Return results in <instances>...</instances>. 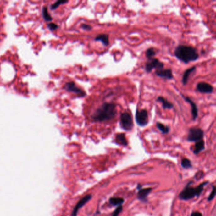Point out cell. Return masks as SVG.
Masks as SVG:
<instances>
[{"label": "cell", "instance_id": "7a4b0ae2", "mask_svg": "<svg viewBox=\"0 0 216 216\" xmlns=\"http://www.w3.org/2000/svg\"><path fill=\"white\" fill-rule=\"evenodd\" d=\"M174 56L180 61L185 64L194 62L198 59L199 55L197 50L190 46L179 45L174 51Z\"/></svg>", "mask_w": 216, "mask_h": 216}, {"label": "cell", "instance_id": "4316f807", "mask_svg": "<svg viewBox=\"0 0 216 216\" xmlns=\"http://www.w3.org/2000/svg\"><path fill=\"white\" fill-rule=\"evenodd\" d=\"M48 27L50 30H55L58 28V25L55 23H50L48 25Z\"/></svg>", "mask_w": 216, "mask_h": 216}, {"label": "cell", "instance_id": "30bf717a", "mask_svg": "<svg viewBox=\"0 0 216 216\" xmlns=\"http://www.w3.org/2000/svg\"><path fill=\"white\" fill-rule=\"evenodd\" d=\"M92 198L91 195H87L85 197H84L82 198H81L76 204L75 207L74 208V210L72 213V216H77L78 211L80 208H81L86 203H88L91 199Z\"/></svg>", "mask_w": 216, "mask_h": 216}, {"label": "cell", "instance_id": "277c9868", "mask_svg": "<svg viewBox=\"0 0 216 216\" xmlns=\"http://www.w3.org/2000/svg\"><path fill=\"white\" fill-rule=\"evenodd\" d=\"M120 125L124 130L131 131L133 128V120L131 115L128 112H124L120 117Z\"/></svg>", "mask_w": 216, "mask_h": 216}, {"label": "cell", "instance_id": "83f0119b", "mask_svg": "<svg viewBox=\"0 0 216 216\" xmlns=\"http://www.w3.org/2000/svg\"><path fill=\"white\" fill-rule=\"evenodd\" d=\"M81 28L85 30H91L92 29V27L90 25H88L86 24H82L81 25Z\"/></svg>", "mask_w": 216, "mask_h": 216}, {"label": "cell", "instance_id": "f1b7e54d", "mask_svg": "<svg viewBox=\"0 0 216 216\" xmlns=\"http://www.w3.org/2000/svg\"><path fill=\"white\" fill-rule=\"evenodd\" d=\"M191 216H203L202 213H200V212H198V211H195V212H193L191 214Z\"/></svg>", "mask_w": 216, "mask_h": 216}, {"label": "cell", "instance_id": "d6986e66", "mask_svg": "<svg viewBox=\"0 0 216 216\" xmlns=\"http://www.w3.org/2000/svg\"><path fill=\"white\" fill-rule=\"evenodd\" d=\"M108 201L113 206H120L124 203V199L121 197H111Z\"/></svg>", "mask_w": 216, "mask_h": 216}, {"label": "cell", "instance_id": "4fadbf2b", "mask_svg": "<svg viewBox=\"0 0 216 216\" xmlns=\"http://www.w3.org/2000/svg\"><path fill=\"white\" fill-rule=\"evenodd\" d=\"M152 188H145V189H140L137 195L138 198L142 201V202H147V197L149 195V193L152 191Z\"/></svg>", "mask_w": 216, "mask_h": 216}, {"label": "cell", "instance_id": "5bb4252c", "mask_svg": "<svg viewBox=\"0 0 216 216\" xmlns=\"http://www.w3.org/2000/svg\"><path fill=\"white\" fill-rule=\"evenodd\" d=\"M196 67L195 66H193L187 70H186L183 74V78H182V82H183V85H186L187 83H188V79L190 78V75L195 72L196 70Z\"/></svg>", "mask_w": 216, "mask_h": 216}, {"label": "cell", "instance_id": "6da1fadb", "mask_svg": "<svg viewBox=\"0 0 216 216\" xmlns=\"http://www.w3.org/2000/svg\"><path fill=\"white\" fill-rule=\"evenodd\" d=\"M117 114L116 105L113 103H104L91 115L95 122H105L113 119Z\"/></svg>", "mask_w": 216, "mask_h": 216}, {"label": "cell", "instance_id": "44dd1931", "mask_svg": "<svg viewBox=\"0 0 216 216\" xmlns=\"http://www.w3.org/2000/svg\"><path fill=\"white\" fill-rule=\"evenodd\" d=\"M42 15L43 18L46 20V21H52V17H51V15H50L48 10V8L47 7H44L42 9Z\"/></svg>", "mask_w": 216, "mask_h": 216}, {"label": "cell", "instance_id": "603a6c76", "mask_svg": "<svg viewBox=\"0 0 216 216\" xmlns=\"http://www.w3.org/2000/svg\"><path fill=\"white\" fill-rule=\"evenodd\" d=\"M145 55L147 58L150 60L151 58H153V57L156 55V52L153 48H149L147 50Z\"/></svg>", "mask_w": 216, "mask_h": 216}, {"label": "cell", "instance_id": "9a60e30c", "mask_svg": "<svg viewBox=\"0 0 216 216\" xmlns=\"http://www.w3.org/2000/svg\"><path fill=\"white\" fill-rule=\"evenodd\" d=\"M115 141L117 144L119 145H122V146H127L128 145V142L127 140L125 138V134L124 133H119L116 135L115 136Z\"/></svg>", "mask_w": 216, "mask_h": 216}, {"label": "cell", "instance_id": "484cf974", "mask_svg": "<svg viewBox=\"0 0 216 216\" xmlns=\"http://www.w3.org/2000/svg\"><path fill=\"white\" fill-rule=\"evenodd\" d=\"M122 205H120L118 206V207L114 210V212L112 213V216H119V215L120 214V213L122 212Z\"/></svg>", "mask_w": 216, "mask_h": 216}, {"label": "cell", "instance_id": "7c38bea8", "mask_svg": "<svg viewBox=\"0 0 216 216\" xmlns=\"http://www.w3.org/2000/svg\"><path fill=\"white\" fill-rule=\"evenodd\" d=\"M182 97L184 98V100L188 102V103H190L191 105V114H192V117H193V120H195L198 117V107L197 104L190 98L185 97L183 95H182Z\"/></svg>", "mask_w": 216, "mask_h": 216}, {"label": "cell", "instance_id": "cb8c5ba5", "mask_svg": "<svg viewBox=\"0 0 216 216\" xmlns=\"http://www.w3.org/2000/svg\"><path fill=\"white\" fill-rule=\"evenodd\" d=\"M67 1H57L55 3H53V5H51V9L52 10H54L55 9H57V8H58V7L62 4H65L66 3H67Z\"/></svg>", "mask_w": 216, "mask_h": 216}, {"label": "cell", "instance_id": "8fae6325", "mask_svg": "<svg viewBox=\"0 0 216 216\" xmlns=\"http://www.w3.org/2000/svg\"><path fill=\"white\" fill-rule=\"evenodd\" d=\"M155 74L165 79H168L170 80L172 79H173V74H172V71L170 69H165L164 68L162 69H158L155 70Z\"/></svg>", "mask_w": 216, "mask_h": 216}, {"label": "cell", "instance_id": "ac0fdd59", "mask_svg": "<svg viewBox=\"0 0 216 216\" xmlns=\"http://www.w3.org/2000/svg\"><path fill=\"white\" fill-rule=\"evenodd\" d=\"M205 141L202 140L196 142L195 145V148L193 150V153L195 155H198L202 151L205 150Z\"/></svg>", "mask_w": 216, "mask_h": 216}, {"label": "cell", "instance_id": "9c48e42d", "mask_svg": "<svg viewBox=\"0 0 216 216\" xmlns=\"http://www.w3.org/2000/svg\"><path fill=\"white\" fill-rule=\"evenodd\" d=\"M197 90L201 93L210 94L213 91V87L205 82H200L197 85Z\"/></svg>", "mask_w": 216, "mask_h": 216}, {"label": "cell", "instance_id": "3957f363", "mask_svg": "<svg viewBox=\"0 0 216 216\" xmlns=\"http://www.w3.org/2000/svg\"><path fill=\"white\" fill-rule=\"evenodd\" d=\"M208 181H205L197 187H192L191 185L193 181H190L186 186L184 188L183 191L180 193L179 198L182 200H188L193 198L195 197H199L203 191L204 187L208 184Z\"/></svg>", "mask_w": 216, "mask_h": 216}, {"label": "cell", "instance_id": "8992f818", "mask_svg": "<svg viewBox=\"0 0 216 216\" xmlns=\"http://www.w3.org/2000/svg\"><path fill=\"white\" fill-rule=\"evenodd\" d=\"M136 124L140 127L146 126L149 122L148 114L146 109H142L140 110H136Z\"/></svg>", "mask_w": 216, "mask_h": 216}, {"label": "cell", "instance_id": "ffe728a7", "mask_svg": "<svg viewBox=\"0 0 216 216\" xmlns=\"http://www.w3.org/2000/svg\"><path fill=\"white\" fill-rule=\"evenodd\" d=\"M156 126L158 129V130L163 134H168L170 131V128L162 123L158 122L156 123Z\"/></svg>", "mask_w": 216, "mask_h": 216}, {"label": "cell", "instance_id": "d4e9b609", "mask_svg": "<svg viewBox=\"0 0 216 216\" xmlns=\"http://www.w3.org/2000/svg\"><path fill=\"white\" fill-rule=\"evenodd\" d=\"M215 195V186H212V191L211 193L210 194V195L208 196V198H207V200H208V202L212 201V200L214 198Z\"/></svg>", "mask_w": 216, "mask_h": 216}, {"label": "cell", "instance_id": "2e32d148", "mask_svg": "<svg viewBox=\"0 0 216 216\" xmlns=\"http://www.w3.org/2000/svg\"><path fill=\"white\" fill-rule=\"evenodd\" d=\"M95 41H100L102 42V44L107 47L109 45V36L108 34H102L98 35L95 38Z\"/></svg>", "mask_w": 216, "mask_h": 216}, {"label": "cell", "instance_id": "ba28073f", "mask_svg": "<svg viewBox=\"0 0 216 216\" xmlns=\"http://www.w3.org/2000/svg\"><path fill=\"white\" fill-rule=\"evenodd\" d=\"M64 88L66 91L69 92H71L77 95L79 97H84L86 96V93L84 91L81 90L80 88H78L74 82H67Z\"/></svg>", "mask_w": 216, "mask_h": 216}, {"label": "cell", "instance_id": "7402d4cb", "mask_svg": "<svg viewBox=\"0 0 216 216\" xmlns=\"http://www.w3.org/2000/svg\"><path fill=\"white\" fill-rule=\"evenodd\" d=\"M181 165L182 167L185 169H189L192 167V163H191V160L186 158H184L181 160Z\"/></svg>", "mask_w": 216, "mask_h": 216}, {"label": "cell", "instance_id": "e0dca14e", "mask_svg": "<svg viewBox=\"0 0 216 216\" xmlns=\"http://www.w3.org/2000/svg\"><path fill=\"white\" fill-rule=\"evenodd\" d=\"M157 101L162 104V107L164 109H171L174 107L173 104L168 102V100L166 98L162 97H158L157 99Z\"/></svg>", "mask_w": 216, "mask_h": 216}, {"label": "cell", "instance_id": "52a82bcc", "mask_svg": "<svg viewBox=\"0 0 216 216\" xmlns=\"http://www.w3.org/2000/svg\"><path fill=\"white\" fill-rule=\"evenodd\" d=\"M164 67V64L162 62L159 61L158 59L153 58L150 59L145 64V71L148 73H150L152 71L153 69H155L156 70L158 69H162Z\"/></svg>", "mask_w": 216, "mask_h": 216}, {"label": "cell", "instance_id": "5b68a950", "mask_svg": "<svg viewBox=\"0 0 216 216\" xmlns=\"http://www.w3.org/2000/svg\"><path fill=\"white\" fill-rule=\"evenodd\" d=\"M204 137V132L202 129L193 127L189 129L187 141L190 142H197L202 140Z\"/></svg>", "mask_w": 216, "mask_h": 216}]
</instances>
